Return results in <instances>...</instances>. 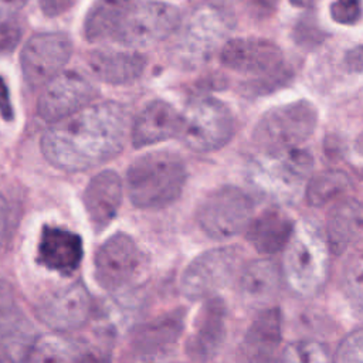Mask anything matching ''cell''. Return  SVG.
I'll use <instances>...</instances> for the list:
<instances>
[{
    "label": "cell",
    "mask_w": 363,
    "mask_h": 363,
    "mask_svg": "<svg viewBox=\"0 0 363 363\" xmlns=\"http://www.w3.org/2000/svg\"><path fill=\"white\" fill-rule=\"evenodd\" d=\"M295 223L277 208H268L251 218L245 228L247 241L262 255L279 252L288 244Z\"/></svg>",
    "instance_id": "23"
},
{
    "label": "cell",
    "mask_w": 363,
    "mask_h": 363,
    "mask_svg": "<svg viewBox=\"0 0 363 363\" xmlns=\"http://www.w3.org/2000/svg\"><path fill=\"white\" fill-rule=\"evenodd\" d=\"M145 55L136 51L95 50L88 55L91 74L106 84L125 85L136 81L146 68Z\"/></svg>",
    "instance_id": "22"
},
{
    "label": "cell",
    "mask_w": 363,
    "mask_h": 363,
    "mask_svg": "<svg viewBox=\"0 0 363 363\" xmlns=\"http://www.w3.org/2000/svg\"><path fill=\"white\" fill-rule=\"evenodd\" d=\"M354 149L357 153L363 155V130L359 133V136L356 138V143H354Z\"/></svg>",
    "instance_id": "42"
},
{
    "label": "cell",
    "mask_w": 363,
    "mask_h": 363,
    "mask_svg": "<svg viewBox=\"0 0 363 363\" xmlns=\"http://www.w3.org/2000/svg\"><path fill=\"white\" fill-rule=\"evenodd\" d=\"M363 16V0H333L330 17L342 26H353Z\"/></svg>",
    "instance_id": "34"
},
{
    "label": "cell",
    "mask_w": 363,
    "mask_h": 363,
    "mask_svg": "<svg viewBox=\"0 0 363 363\" xmlns=\"http://www.w3.org/2000/svg\"><path fill=\"white\" fill-rule=\"evenodd\" d=\"M129 115L115 101L91 104L54 122L41 138V152L62 172H84L116 157L126 142Z\"/></svg>",
    "instance_id": "1"
},
{
    "label": "cell",
    "mask_w": 363,
    "mask_h": 363,
    "mask_svg": "<svg viewBox=\"0 0 363 363\" xmlns=\"http://www.w3.org/2000/svg\"><path fill=\"white\" fill-rule=\"evenodd\" d=\"M220 61L224 67L251 75H272L281 71L284 54L281 48L265 38L240 37L230 38L220 50Z\"/></svg>",
    "instance_id": "17"
},
{
    "label": "cell",
    "mask_w": 363,
    "mask_h": 363,
    "mask_svg": "<svg viewBox=\"0 0 363 363\" xmlns=\"http://www.w3.org/2000/svg\"><path fill=\"white\" fill-rule=\"evenodd\" d=\"M350 186V177L343 170H323L308 179L305 184V197L309 206L323 207L339 200L347 193Z\"/></svg>",
    "instance_id": "28"
},
{
    "label": "cell",
    "mask_w": 363,
    "mask_h": 363,
    "mask_svg": "<svg viewBox=\"0 0 363 363\" xmlns=\"http://www.w3.org/2000/svg\"><path fill=\"white\" fill-rule=\"evenodd\" d=\"M180 24V10L169 3H132L112 40L129 48L149 47L172 35Z\"/></svg>",
    "instance_id": "10"
},
{
    "label": "cell",
    "mask_w": 363,
    "mask_h": 363,
    "mask_svg": "<svg viewBox=\"0 0 363 363\" xmlns=\"http://www.w3.org/2000/svg\"><path fill=\"white\" fill-rule=\"evenodd\" d=\"M82 257L81 235L57 225L43 227L37 248V259L43 267L61 275H71L79 268Z\"/></svg>",
    "instance_id": "19"
},
{
    "label": "cell",
    "mask_w": 363,
    "mask_h": 363,
    "mask_svg": "<svg viewBox=\"0 0 363 363\" xmlns=\"http://www.w3.org/2000/svg\"><path fill=\"white\" fill-rule=\"evenodd\" d=\"M173 349L147 346V345H130V353L125 363H170Z\"/></svg>",
    "instance_id": "33"
},
{
    "label": "cell",
    "mask_w": 363,
    "mask_h": 363,
    "mask_svg": "<svg viewBox=\"0 0 363 363\" xmlns=\"http://www.w3.org/2000/svg\"><path fill=\"white\" fill-rule=\"evenodd\" d=\"M233 28L231 16L223 9L206 4L197 7L182 24L177 54L184 65H200L224 43Z\"/></svg>",
    "instance_id": "9"
},
{
    "label": "cell",
    "mask_w": 363,
    "mask_h": 363,
    "mask_svg": "<svg viewBox=\"0 0 363 363\" xmlns=\"http://www.w3.org/2000/svg\"><path fill=\"white\" fill-rule=\"evenodd\" d=\"M284 250L282 272L289 289L299 296L318 294L328 278L330 252L322 230L313 221L296 223Z\"/></svg>",
    "instance_id": "3"
},
{
    "label": "cell",
    "mask_w": 363,
    "mask_h": 363,
    "mask_svg": "<svg viewBox=\"0 0 363 363\" xmlns=\"http://www.w3.org/2000/svg\"><path fill=\"white\" fill-rule=\"evenodd\" d=\"M23 28L18 23L0 20V57L11 54L20 44Z\"/></svg>",
    "instance_id": "35"
},
{
    "label": "cell",
    "mask_w": 363,
    "mask_h": 363,
    "mask_svg": "<svg viewBox=\"0 0 363 363\" xmlns=\"http://www.w3.org/2000/svg\"><path fill=\"white\" fill-rule=\"evenodd\" d=\"M227 305L220 296L203 301L186 340V353L193 362L207 363L218 354L227 335Z\"/></svg>",
    "instance_id": "16"
},
{
    "label": "cell",
    "mask_w": 363,
    "mask_h": 363,
    "mask_svg": "<svg viewBox=\"0 0 363 363\" xmlns=\"http://www.w3.org/2000/svg\"><path fill=\"white\" fill-rule=\"evenodd\" d=\"M342 288L354 313L363 319V247L354 250L345 261Z\"/></svg>",
    "instance_id": "29"
},
{
    "label": "cell",
    "mask_w": 363,
    "mask_h": 363,
    "mask_svg": "<svg viewBox=\"0 0 363 363\" xmlns=\"http://www.w3.org/2000/svg\"><path fill=\"white\" fill-rule=\"evenodd\" d=\"M37 337L11 285L0 279V363H26Z\"/></svg>",
    "instance_id": "14"
},
{
    "label": "cell",
    "mask_w": 363,
    "mask_h": 363,
    "mask_svg": "<svg viewBox=\"0 0 363 363\" xmlns=\"http://www.w3.org/2000/svg\"><path fill=\"white\" fill-rule=\"evenodd\" d=\"M98 88L82 72L69 69L51 79L38 96L37 115L48 123L58 122L92 104Z\"/></svg>",
    "instance_id": "13"
},
{
    "label": "cell",
    "mask_w": 363,
    "mask_h": 363,
    "mask_svg": "<svg viewBox=\"0 0 363 363\" xmlns=\"http://www.w3.org/2000/svg\"><path fill=\"white\" fill-rule=\"evenodd\" d=\"M332 363H363V329L354 330L343 337Z\"/></svg>",
    "instance_id": "32"
},
{
    "label": "cell",
    "mask_w": 363,
    "mask_h": 363,
    "mask_svg": "<svg viewBox=\"0 0 363 363\" xmlns=\"http://www.w3.org/2000/svg\"><path fill=\"white\" fill-rule=\"evenodd\" d=\"M9 228V207L4 199L0 196V245L3 244Z\"/></svg>",
    "instance_id": "41"
},
{
    "label": "cell",
    "mask_w": 363,
    "mask_h": 363,
    "mask_svg": "<svg viewBox=\"0 0 363 363\" xmlns=\"http://www.w3.org/2000/svg\"><path fill=\"white\" fill-rule=\"evenodd\" d=\"M294 37L298 44H319L323 38V33L318 28L312 20H301L294 31Z\"/></svg>",
    "instance_id": "36"
},
{
    "label": "cell",
    "mask_w": 363,
    "mask_h": 363,
    "mask_svg": "<svg viewBox=\"0 0 363 363\" xmlns=\"http://www.w3.org/2000/svg\"><path fill=\"white\" fill-rule=\"evenodd\" d=\"M72 40L62 31H44L31 35L20 55L21 74L31 89L44 88L71 58Z\"/></svg>",
    "instance_id": "12"
},
{
    "label": "cell",
    "mask_w": 363,
    "mask_h": 363,
    "mask_svg": "<svg viewBox=\"0 0 363 363\" xmlns=\"http://www.w3.org/2000/svg\"><path fill=\"white\" fill-rule=\"evenodd\" d=\"M182 113L169 102L155 99L135 118L130 138L136 149L152 146L179 136Z\"/></svg>",
    "instance_id": "20"
},
{
    "label": "cell",
    "mask_w": 363,
    "mask_h": 363,
    "mask_svg": "<svg viewBox=\"0 0 363 363\" xmlns=\"http://www.w3.org/2000/svg\"><path fill=\"white\" fill-rule=\"evenodd\" d=\"M132 0H96L84 20V35L89 43L112 38Z\"/></svg>",
    "instance_id": "26"
},
{
    "label": "cell",
    "mask_w": 363,
    "mask_h": 363,
    "mask_svg": "<svg viewBox=\"0 0 363 363\" xmlns=\"http://www.w3.org/2000/svg\"><path fill=\"white\" fill-rule=\"evenodd\" d=\"M75 349L57 336L37 337L26 363H74Z\"/></svg>",
    "instance_id": "30"
},
{
    "label": "cell",
    "mask_w": 363,
    "mask_h": 363,
    "mask_svg": "<svg viewBox=\"0 0 363 363\" xmlns=\"http://www.w3.org/2000/svg\"><path fill=\"white\" fill-rule=\"evenodd\" d=\"M318 109L306 99L274 106L264 112L252 130V143L259 153L299 147L315 132Z\"/></svg>",
    "instance_id": "4"
},
{
    "label": "cell",
    "mask_w": 363,
    "mask_h": 363,
    "mask_svg": "<svg viewBox=\"0 0 363 363\" xmlns=\"http://www.w3.org/2000/svg\"><path fill=\"white\" fill-rule=\"evenodd\" d=\"M122 199L123 183L115 170H102L88 182L82 194V203L95 233L104 231L115 220Z\"/></svg>",
    "instance_id": "18"
},
{
    "label": "cell",
    "mask_w": 363,
    "mask_h": 363,
    "mask_svg": "<svg viewBox=\"0 0 363 363\" xmlns=\"http://www.w3.org/2000/svg\"><path fill=\"white\" fill-rule=\"evenodd\" d=\"M28 0H0V20L10 17L27 4Z\"/></svg>",
    "instance_id": "40"
},
{
    "label": "cell",
    "mask_w": 363,
    "mask_h": 363,
    "mask_svg": "<svg viewBox=\"0 0 363 363\" xmlns=\"http://www.w3.org/2000/svg\"><path fill=\"white\" fill-rule=\"evenodd\" d=\"M275 363H332V356L323 343L302 339L288 343L279 352Z\"/></svg>",
    "instance_id": "31"
},
{
    "label": "cell",
    "mask_w": 363,
    "mask_h": 363,
    "mask_svg": "<svg viewBox=\"0 0 363 363\" xmlns=\"http://www.w3.org/2000/svg\"><path fill=\"white\" fill-rule=\"evenodd\" d=\"M282 340V316L275 306L264 308L248 326L242 350L250 363H271Z\"/></svg>",
    "instance_id": "21"
},
{
    "label": "cell",
    "mask_w": 363,
    "mask_h": 363,
    "mask_svg": "<svg viewBox=\"0 0 363 363\" xmlns=\"http://www.w3.org/2000/svg\"><path fill=\"white\" fill-rule=\"evenodd\" d=\"M0 115L4 121H11L14 118V109L10 99L9 85L3 77H0Z\"/></svg>",
    "instance_id": "38"
},
{
    "label": "cell",
    "mask_w": 363,
    "mask_h": 363,
    "mask_svg": "<svg viewBox=\"0 0 363 363\" xmlns=\"http://www.w3.org/2000/svg\"><path fill=\"white\" fill-rule=\"evenodd\" d=\"M363 231V207L353 199L339 200L328 213L325 238L329 251L342 255Z\"/></svg>",
    "instance_id": "24"
},
{
    "label": "cell",
    "mask_w": 363,
    "mask_h": 363,
    "mask_svg": "<svg viewBox=\"0 0 363 363\" xmlns=\"http://www.w3.org/2000/svg\"><path fill=\"white\" fill-rule=\"evenodd\" d=\"M252 217L251 196L233 184H224L207 193L196 211L200 230L217 241L230 240L245 231Z\"/></svg>",
    "instance_id": "7"
},
{
    "label": "cell",
    "mask_w": 363,
    "mask_h": 363,
    "mask_svg": "<svg viewBox=\"0 0 363 363\" xmlns=\"http://www.w3.org/2000/svg\"><path fill=\"white\" fill-rule=\"evenodd\" d=\"M184 160L174 152L153 150L128 167L125 189L130 203L142 210H160L174 203L186 184Z\"/></svg>",
    "instance_id": "2"
},
{
    "label": "cell",
    "mask_w": 363,
    "mask_h": 363,
    "mask_svg": "<svg viewBox=\"0 0 363 363\" xmlns=\"http://www.w3.org/2000/svg\"><path fill=\"white\" fill-rule=\"evenodd\" d=\"M89 315L91 296L82 281H74L50 292L37 306L38 319L57 332L79 329Z\"/></svg>",
    "instance_id": "15"
},
{
    "label": "cell",
    "mask_w": 363,
    "mask_h": 363,
    "mask_svg": "<svg viewBox=\"0 0 363 363\" xmlns=\"http://www.w3.org/2000/svg\"><path fill=\"white\" fill-rule=\"evenodd\" d=\"M186 313L183 308L166 312L139 326L132 337V345H147L174 349L184 330Z\"/></svg>",
    "instance_id": "27"
},
{
    "label": "cell",
    "mask_w": 363,
    "mask_h": 363,
    "mask_svg": "<svg viewBox=\"0 0 363 363\" xmlns=\"http://www.w3.org/2000/svg\"><path fill=\"white\" fill-rule=\"evenodd\" d=\"M313 167L312 155L301 147L259 153L251 163V182L277 200L291 201L305 187Z\"/></svg>",
    "instance_id": "5"
},
{
    "label": "cell",
    "mask_w": 363,
    "mask_h": 363,
    "mask_svg": "<svg viewBox=\"0 0 363 363\" xmlns=\"http://www.w3.org/2000/svg\"><path fill=\"white\" fill-rule=\"evenodd\" d=\"M234 135L230 108L213 96L191 99L182 112L179 139L193 152L210 153L224 147Z\"/></svg>",
    "instance_id": "6"
},
{
    "label": "cell",
    "mask_w": 363,
    "mask_h": 363,
    "mask_svg": "<svg viewBox=\"0 0 363 363\" xmlns=\"http://www.w3.org/2000/svg\"><path fill=\"white\" fill-rule=\"evenodd\" d=\"M77 0H40V9L47 17H57L68 11Z\"/></svg>",
    "instance_id": "37"
},
{
    "label": "cell",
    "mask_w": 363,
    "mask_h": 363,
    "mask_svg": "<svg viewBox=\"0 0 363 363\" xmlns=\"http://www.w3.org/2000/svg\"><path fill=\"white\" fill-rule=\"evenodd\" d=\"M279 281L281 272L277 264L267 258H258L242 265L238 277V291L247 303L262 308L275 298Z\"/></svg>",
    "instance_id": "25"
},
{
    "label": "cell",
    "mask_w": 363,
    "mask_h": 363,
    "mask_svg": "<svg viewBox=\"0 0 363 363\" xmlns=\"http://www.w3.org/2000/svg\"><path fill=\"white\" fill-rule=\"evenodd\" d=\"M143 267L145 255L126 233L108 237L94 257L95 279L108 292H119L130 286L140 277Z\"/></svg>",
    "instance_id": "11"
},
{
    "label": "cell",
    "mask_w": 363,
    "mask_h": 363,
    "mask_svg": "<svg viewBox=\"0 0 363 363\" xmlns=\"http://www.w3.org/2000/svg\"><path fill=\"white\" fill-rule=\"evenodd\" d=\"M242 251L238 247H216L194 257L180 278V291L191 302L217 295L240 272Z\"/></svg>",
    "instance_id": "8"
},
{
    "label": "cell",
    "mask_w": 363,
    "mask_h": 363,
    "mask_svg": "<svg viewBox=\"0 0 363 363\" xmlns=\"http://www.w3.org/2000/svg\"><path fill=\"white\" fill-rule=\"evenodd\" d=\"M346 68L350 72H363V45H357L346 52Z\"/></svg>",
    "instance_id": "39"
}]
</instances>
